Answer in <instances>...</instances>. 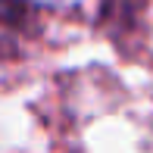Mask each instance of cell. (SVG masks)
Returning <instances> with one entry per match:
<instances>
[{"label":"cell","instance_id":"6da1fadb","mask_svg":"<svg viewBox=\"0 0 153 153\" xmlns=\"http://www.w3.org/2000/svg\"><path fill=\"white\" fill-rule=\"evenodd\" d=\"M25 10H28V0H0V22H6L10 16L16 22L19 16H25Z\"/></svg>","mask_w":153,"mask_h":153}]
</instances>
